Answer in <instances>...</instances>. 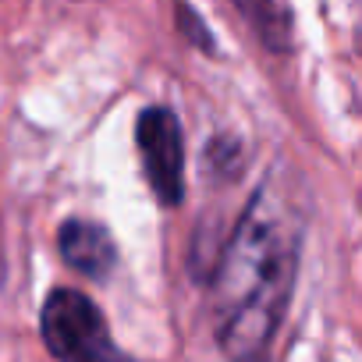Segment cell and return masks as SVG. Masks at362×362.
Listing matches in <instances>:
<instances>
[{"mask_svg":"<svg viewBox=\"0 0 362 362\" xmlns=\"http://www.w3.org/2000/svg\"><path fill=\"white\" fill-rule=\"evenodd\" d=\"M305 221L291 196L267 177L249 199L214 274L217 344L231 362H267L277 327L284 323Z\"/></svg>","mask_w":362,"mask_h":362,"instance_id":"obj_1","label":"cell"},{"mask_svg":"<svg viewBox=\"0 0 362 362\" xmlns=\"http://www.w3.org/2000/svg\"><path fill=\"white\" fill-rule=\"evenodd\" d=\"M43 344L57 362H135L117 348L100 305L78 288H54L40 313Z\"/></svg>","mask_w":362,"mask_h":362,"instance_id":"obj_2","label":"cell"},{"mask_svg":"<svg viewBox=\"0 0 362 362\" xmlns=\"http://www.w3.org/2000/svg\"><path fill=\"white\" fill-rule=\"evenodd\" d=\"M135 146L153 196L163 206H177L185 196V132L170 107H146L135 121Z\"/></svg>","mask_w":362,"mask_h":362,"instance_id":"obj_3","label":"cell"},{"mask_svg":"<svg viewBox=\"0 0 362 362\" xmlns=\"http://www.w3.org/2000/svg\"><path fill=\"white\" fill-rule=\"evenodd\" d=\"M57 249H61V259L68 263V270H75L89 281H103L117 267L114 235L96 221H82V217L64 221L57 231Z\"/></svg>","mask_w":362,"mask_h":362,"instance_id":"obj_4","label":"cell"},{"mask_svg":"<svg viewBox=\"0 0 362 362\" xmlns=\"http://www.w3.org/2000/svg\"><path fill=\"white\" fill-rule=\"evenodd\" d=\"M231 4L252 22V29L270 50L291 47V15L281 0H231Z\"/></svg>","mask_w":362,"mask_h":362,"instance_id":"obj_5","label":"cell"},{"mask_svg":"<svg viewBox=\"0 0 362 362\" xmlns=\"http://www.w3.org/2000/svg\"><path fill=\"white\" fill-rule=\"evenodd\" d=\"M177 25H181V33H185L199 50H206V54H214V36L206 33V25H203V18L196 15V11H189L185 4H177Z\"/></svg>","mask_w":362,"mask_h":362,"instance_id":"obj_6","label":"cell"}]
</instances>
